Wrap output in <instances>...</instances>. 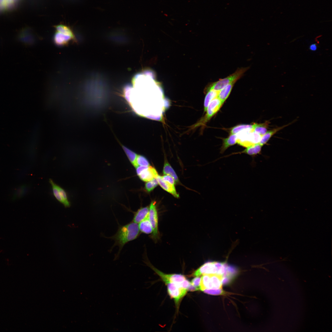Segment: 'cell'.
I'll return each instance as SVG.
<instances>
[{"label": "cell", "mask_w": 332, "mask_h": 332, "mask_svg": "<svg viewBox=\"0 0 332 332\" xmlns=\"http://www.w3.org/2000/svg\"><path fill=\"white\" fill-rule=\"evenodd\" d=\"M139 223L138 226L140 231L146 234H149L152 232V227L148 217Z\"/></svg>", "instance_id": "21"}, {"label": "cell", "mask_w": 332, "mask_h": 332, "mask_svg": "<svg viewBox=\"0 0 332 332\" xmlns=\"http://www.w3.org/2000/svg\"><path fill=\"white\" fill-rule=\"evenodd\" d=\"M145 263L161 277L165 284L173 283L184 288L188 286V281L184 275L178 274H164L155 267L147 260H145Z\"/></svg>", "instance_id": "5"}, {"label": "cell", "mask_w": 332, "mask_h": 332, "mask_svg": "<svg viewBox=\"0 0 332 332\" xmlns=\"http://www.w3.org/2000/svg\"><path fill=\"white\" fill-rule=\"evenodd\" d=\"M201 278L199 277H196L193 279L190 282L191 284L199 290V286L200 281Z\"/></svg>", "instance_id": "31"}, {"label": "cell", "mask_w": 332, "mask_h": 332, "mask_svg": "<svg viewBox=\"0 0 332 332\" xmlns=\"http://www.w3.org/2000/svg\"><path fill=\"white\" fill-rule=\"evenodd\" d=\"M149 221L151 224L152 228V238L156 240L159 237V231L158 229V216L157 210L156 205V202L152 201L150 204L148 215Z\"/></svg>", "instance_id": "7"}, {"label": "cell", "mask_w": 332, "mask_h": 332, "mask_svg": "<svg viewBox=\"0 0 332 332\" xmlns=\"http://www.w3.org/2000/svg\"><path fill=\"white\" fill-rule=\"evenodd\" d=\"M166 284L167 286L168 294L171 297L174 299L176 304L186 295L188 291L187 289L182 288L175 283H168Z\"/></svg>", "instance_id": "9"}, {"label": "cell", "mask_w": 332, "mask_h": 332, "mask_svg": "<svg viewBox=\"0 0 332 332\" xmlns=\"http://www.w3.org/2000/svg\"><path fill=\"white\" fill-rule=\"evenodd\" d=\"M161 178L164 181L166 182L172 184L174 185L176 183L173 178L169 175H164L161 176Z\"/></svg>", "instance_id": "30"}, {"label": "cell", "mask_w": 332, "mask_h": 332, "mask_svg": "<svg viewBox=\"0 0 332 332\" xmlns=\"http://www.w3.org/2000/svg\"><path fill=\"white\" fill-rule=\"evenodd\" d=\"M158 175L156 169L149 166H146L138 176L142 180L148 182L156 178Z\"/></svg>", "instance_id": "11"}, {"label": "cell", "mask_w": 332, "mask_h": 332, "mask_svg": "<svg viewBox=\"0 0 332 332\" xmlns=\"http://www.w3.org/2000/svg\"><path fill=\"white\" fill-rule=\"evenodd\" d=\"M235 270L234 267L225 262L208 261L196 270L191 276L199 277L204 274H216L223 275L225 277L234 273Z\"/></svg>", "instance_id": "2"}, {"label": "cell", "mask_w": 332, "mask_h": 332, "mask_svg": "<svg viewBox=\"0 0 332 332\" xmlns=\"http://www.w3.org/2000/svg\"><path fill=\"white\" fill-rule=\"evenodd\" d=\"M136 162L138 166H150L148 160L145 157L141 155H137Z\"/></svg>", "instance_id": "28"}, {"label": "cell", "mask_w": 332, "mask_h": 332, "mask_svg": "<svg viewBox=\"0 0 332 332\" xmlns=\"http://www.w3.org/2000/svg\"><path fill=\"white\" fill-rule=\"evenodd\" d=\"M310 50L314 51L317 49V46L316 44H313L311 45L310 46Z\"/></svg>", "instance_id": "32"}, {"label": "cell", "mask_w": 332, "mask_h": 332, "mask_svg": "<svg viewBox=\"0 0 332 332\" xmlns=\"http://www.w3.org/2000/svg\"><path fill=\"white\" fill-rule=\"evenodd\" d=\"M149 207H142L136 212L134 215L132 221L138 223L148 217Z\"/></svg>", "instance_id": "16"}, {"label": "cell", "mask_w": 332, "mask_h": 332, "mask_svg": "<svg viewBox=\"0 0 332 332\" xmlns=\"http://www.w3.org/2000/svg\"><path fill=\"white\" fill-rule=\"evenodd\" d=\"M163 173L164 175H169L174 179L176 183L179 182V180L175 171L167 161H165L163 169Z\"/></svg>", "instance_id": "23"}, {"label": "cell", "mask_w": 332, "mask_h": 332, "mask_svg": "<svg viewBox=\"0 0 332 332\" xmlns=\"http://www.w3.org/2000/svg\"><path fill=\"white\" fill-rule=\"evenodd\" d=\"M66 0L68 1V2H73L75 1L76 0Z\"/></svg>", "instance_id": "33"}, {"label": "cell", "mask_w": 332, "mask_h": 332, "mask_svg": "<svg viewBox=\"0 0 332 332\" xmlns=\"http://www.w3.org/2000/svg\"><path fill=\"white\" fill-rule=\"evenodd\" d=\"M236 82L233 81L230 83L219 91L217 97L220 100L222 104L229 96Z\"/></svg>", "instance_id": "18"}, {"label": "cell", "mask_w": 332, "mask_h": 332, "mask_svg": "<svg viewBox=\"0 0 332 332\" xmlns=\"http://www.w3.org/2000/svg\"><path fill=\"white\" fill-rule=\"evenodd\" d=\"M202 275L199 286L200 290L204 291L206 290L222 289L225 278L223 275L214 274Z\"/></svg>", "instance_id": "3"}, {"label": "cell", "mask_w": 332, "mask_h": 332, "mask_svg": "<svg viewBox=\"0 0 332 332\" xmlns=\"http://www.w3.org/2000/svg\"><path fill=\"white\" fill-rule=\"evenodd\" d=\"M57 31L71 37L73 39L74 42H77V40L73 30L69 26L63 24H59L54 26Z\"/></svg>", "instance_id": "17"}, {"label": "cell", "mask_w": 332, "mask_h": 332, "mask_svg": "<svg viewBox=\"0 0 332 332\" xmlns=\"http://www.w3.org/2000/svg\"><path fill=\"white\" fill-rule=\"evenodd\" d=\"M262 146L259 143L255 144L249 146L244 150L240 152L232 153L229 155L245 153L249 155L254 156L260 153Z\"/></svg>", "instance_id": "15"}, {"label": "cell", "mask_w": 332, "mask_h": 332, "mask_svg": "<svg viewBox=\"0 0 332 332\" xmlns=\"http://www.w3.org/2000/svg\"><path fill=\"white\" fill-rule=\"evenodd\" d=\"M49 182L51 186L52 192L55 198L66 207L70 206V202L65 190L56 184L51 179H49Z\"/></svg>", "instance_id": "8"}, {"label": "cell", "mask_w": 332, "mask_h": 332, "mask_svg": "<svg viewBox=\"0 0 332 332\" xmlns=\"http://www.w3.org/2000/svg\"><path fill=\"white\" fill-rule=\"evenodd\" d=\"M248 69V67L239 68L235 72L230 76L223 79H219V81L211 84L208 89L220 91L230 83L233 81L236 82Z\"/></svg>", "instance_id": "6"}, {"label": "cell", "mask_w": 332, "mask_h": 332, "mask_svg": "<svg viewBox=\"0 0 332 332\" xmlns=\"http://www.w3.org/2000/svg\"><path fill=\"white\" fill-rule=\"evenodd\" d=\"M236 143V134H231L227 138L223 139L222 145L220 148V153H223L228 148Z\"/></svg>", "instance_id": "19"}, {"label": "cell", "mask_w": 332, "mask_h": 332, "mask_svg": "<svg viewBox=\"0 0 332 332\" xmlns=\"http://www.w3.org/2000/svg\"><path fill=\"white\" fill-rule=\"evenodd\" d=\"M140 235V231L137 223L132 221L129 223L119 227L116 233L108 238L114 241L113 247L118 246L119 247L116 259L124 245L129 242L137 239Z\"/></svg>", "instance_id": "1"}, {"label": "cell", "mask_w": 332, "mask_h": 332, "mask_svg": "<svg viewBox=\"0 0 332 332\" xmlns=\"http://www.w3.org/2000/svg\"><path fill=\"white\" fill-rule=\"evenodd\" d=\"M237 143L239 145L247 147L251 145L259 143L262 136L254 131L253 128L245 129L236 134Z\"/></svg>", "instance_id": "4"}, {"label": "cell", "mask_w": 332, "mask_h": 332, "mask_svg": "<svg viewBox=\"0 0 332 332\" xmlns=\"http://www.w3.org/2000/svg\"><path fill=\"white\" fill-rule=\"evenodd\" d=\"M122 147L131 163L136 168L138 166L136 162L137 155L125 147L123 146Z\"/></svg>", "instance_id": "25"}, {"label": "cell", "mask_w": 332, "mask_h": 332, "mask_svg": "<svg viewBox=\"0 0 332 332\" xmlns=\"http://www.w3.org/2000/svg\"><path fill=\"white\" fill-rule=\"evenodd\" d=\"M21 37L24 42L28 45L33 44L36 40L34 35L31 30L28 28L25 29L22 31Z\"/></svg>", "instance_id": "20"}, {"label": "cell", "mask_w": 332, "mask_h": 332, "mask_svg": "<svg viewBox=\"0 0 332 332\" xmlns=\"http://www.w3.org/2000/svg\"><path fill=\"white\" fill-rule=\"evenodd\" d=\"M219 91L213 89L208 90L204 101V111L205 112L210 103L214 98L218 97Z\"/></svg>", "instance_id": "24"}, {"label": "cell", "mask_w": 332, "mask_h": 332, "mask_svg": "<svg viewBox=\"0 0 332 332\" xmlns=\"http://www.w3.org/2000/svg\"><path fill=\"white\" fill-rule=\"evenodd\" d=\"M203 291L206 293L212 295H223L226 293L222 289L206 290Z\"/></svg>", "instance_id": "29"}, {"label": "cell", "mask_w": 332, "mask_h": 332, "mask_svg": "<svg viewBox=\"0 0 332 332\" xmlns=\"http://www.w3.org/2000/svg\"><path fill=\"white\" fill-rule=\"evenodd\" d=\"M253 125L240 124L232 128L230 131L231 134H236L239 132L245 129L252 128Z\"/></svg>", "instance_id": "26"}, {"label": "cell", "mask_w": 332, "mask_h": 332, "mask_svg": "<svg viewBox=\"0 0 332 332\" xmlns=\"http://www.w3.org/2000/svg\"><path fill=\"white\" fill-rule=\"evenodd\" d=\"M53 40L55 44L61 47L69 44L71 41L73 42V39L71 37L57 31L54 35Z\"/></svg>", "instance_id": "12"}, {"label": "cell", "mask_w": 332, "mask_h": 332, "mask_svg": "<svg viewBox=\"0 0 332 332\" xmlns=\"http://www.w3.org/2000/svg\"><path fill=\"white\" fill-rule=\"evenodd\" d=\"M222 105L218 97L213 99L207 108V113L203 120V122H207L209 120L219 111Z\"/></svg>", "instance_id": "10"}, {"label": "cell", "mask_w": 332, "mask_h": 332, "mask_svg": "<svg viewBox=\"0 0 332 332\" xmlns=\"http://www.w3.org/2000/svg\"><path fill=\"white\" fill-rule=\"evenodd\" d=\"M270 123L269 121H266L262 123H255L253 124L252 128L254 131L262 136L267 131Z\"/></svg>", "instance_id": "22"}, {"label": "cell", "mask_w": 332, "mask_h": 332, "mask_svg": "<svg viewBox=\"0 0 332 332\" xmlns=\"http://www.w3.org/2000/svg\"><path fill=\"white\" fill-rule=\"evenodd\" d=\"M294 121H294L287 124L273 128L269 131H267L262 136L261 139L259 144L263 146L266 144L272 136L274 135L275 133L285 127L290 125Z\"/></svg>", "instance_id": "14"}, {"label": "cell", "mask_w": 332, "mask_h": 332, "mask_svg": "<svg viewBox=\"0 0 332 332\" xmlns=\"http://www.w3.org/2000/svg\"><path fill=\"white\" fill-rule=\"evenodd\" d=\"M158 183L156 178L147 182L145 185V189L148 192L153 190L158 185Z\"/></svg>", "instance_id": "27"}, {"label": "cell", "mask_w": 332, "mask_h": 332, "mask_svg": "<svg viewBox=\"0 0 332 332\" xmlns=\"http://www.w3.org/2000/svg\"><path fill=\"white\" fill-rule=\"evenodd\" d=\"M158 184L164 190L172 194L176 198L179 197L176 191L174 185L172 184L166 182L164 181L161 178V176L158 175L156 177Z\"/></svg>", "instance_id": "13"}]
</instances>
